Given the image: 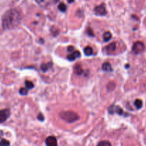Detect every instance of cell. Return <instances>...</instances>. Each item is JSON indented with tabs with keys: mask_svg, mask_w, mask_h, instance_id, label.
I'll return each instance as SVG.
<instances>
[{
	"mask_svg": "<svg viewBox=\"0 0 146 146\" xmlns=\"http://www.w3.org/2000/svg\"><path fill=\"white\" fill-rule=\"evenodd\" d=\"M21 14L16 9H11L7 10L3 14L1 18V24L4 29L9 30L16 28L20 24L21 21Z\"/></svg>",
	"mask_w": 146,
	"mask_h": 146,
	"instance_id": "6da1fadb",
	"label": "cell"
},
{
	"mask_svg": "<svg viewBox=\"0 0 146 146\" xmlns=\"http://www.w3.org/2000/svg\"><path fill=\"white\" fill-rule=\"evenodd\" d=\"M62 120L68 123H72L80 119V116L77 113L72 111H62L59 114Z\"/></svg>",
	"mask_w": 146,
	"mask_h": 146,
	"instance_id": "7a4b0ae2",
	"label": "cell"
},
{
	"mask_svg": "<svg viewBox=\"0 0 146 146\" xmlns=\"http://www.w3.org/2000/svg\"><path fill=\"white\" fill-rule=\"evenodd\" d=\"M145 50V45L141 41H136L133 46V51L135 54H139L143 52Z\"/></svg>",
	"mask_w": 146,
	"mask_h": 146,
	"instance_id": "3957f363",
	"label": "cell"
},
{
	"mask_svg": "<svg viewBox=\"0 0 146 146\" xmlns=\"http://www.w3.org/2000/svg\"><path fill=\"white\" fill-rule=\"evenodd\" d=\"M94 13L97 16H104L107 14V11H106L105 6L104 4H102L100 5L97 6L94 9Z\"/></svg>",
	"mask_w": 146,
	"mask_h": 146,
	"instance_id": "277c9868",
	"label": "cell"
},
{
	"mask_svg": "<svg viewBox=\"0 0 146 146\" xmlns=\"http://www.w3.org/2000/svg\"><path fill=\"white\" fill-rule=\"evenodd\" d=\"M10 115V111L9 109L0 110V123L5 122Z\"/></svg>",
	"mask_w": 146,
	"mask_h": 146,
	"instance_id": "5b68a950",
	"label": "cell"
},
{
	"mask_svg": "<svg viewBox=\"0 0 146 146\" xmlns=\"http://www.w3.org/2000/svg\"><path fill=\"white\" fill-rule=\"evenodd\" d=\"M36 2L42 8H46L48 6L51 5L53 3L57 1V0H35Z\"/></svg>",
	"mask_w": 146,
	"mask_h": 146,
	"instance_id": "8992f818",
	"label": "cell"
},
{
	"mask_svg": "<svg viewBox=\"0 0 146 146\" xmlns=\"http://www.w3.org/2000/svg\"><path fill=\"white\" fill-rule=\"evenodd\" d=\"M109 113L110 114H113L116 113L119 114V115H123V111L120 107L119 106H112L109 108L108 109Z\"/></svg>",
	"mask_w": 146,
	"mask_h": 146,
	"instance_id": "52a82bcc",
	"label": "cell"
},
{
	"mask_svg": "<svg viewBox=\"0 0 146 146\" xmlns=\"http://www.w3.org/2000/svg\"><path fill=\"white\" fill-rule=\"evenodd\" d=\"M45 143L48 146H56L57 145V141L54 136H49L46 139Z\"/></svg>",
	"mask_w": 146,
	"mask_h": 146,
	"instance_id": "ba28073f",
	"label": "cell"
},
{
	"mask_svg": "<svg viewBox=\"0 0 146 146\" xmlns=\"http://www.w3.org/2000/svg\"><path fill=\"white\" fill-rule=\"evenodd\" d=\"M80 56V52L78 51H73L70 55L67 56V59L70 61H74L77 58Z\"/></svg>",
	"mask_w": 146,
	"mask_h": 146,
	"instance_id": "9c48e42d",
	"label": "cell"
},
{
	"mask_svg": "<svg viewBox=\"0 0 146 146\" xmlns=\"http://www.w3.org/2000/svg\"><path fill=\"white\" fill-rule=\"evenodd\" d=\"M102 69L104 71H107V72H110V71H113L111 64L109 62H104L102 66Z\"/></svg>",
	"mask_w": 146,
	"mask_h": 146,
	"instance_id": "30bf717a",
	"label": "cell"
},
{
	"mask_svg": "<svg viewBox=\"0 0 146 146\" xmlns=\"http://www.w3.org/2000/svg\"><path fill=\"white\" fill-rule=\"evenodd\" d=\"M106 51L108 53H113V51H115L116 49V44L115 42L111 43L110 44H109L108 46H106Z\"/></svg>",
	"mask_w": 146,
	"mask_h": 146,
	"instance_id": "8fae6325",
	"label": "cell"
},
{
	"mask_svg": "<svg viewBox=\"0 0 146 146\" xmlns=\"http://www.w3.org/2000/svg\"><path fill=\"white\" fill-rule=\"evenodd\" d=\"M52 66V62H48L47 64H43L41 65V70L43 72H46V71H48L50 68Z\"/></svg>",
	"mask_w": 146,
	"mask_h": 146,
	"instance_id": "7c38bea8",
	"label": "cell"
},
{
	"mask_svg": "<svg viewBox=\"0 0 146 146\" xmlns=\"http://www.w3.org/2000/svg\"><path fill=\"white\" fill-rule=\"evenodd\" d=\"M102 38L104 41L107 42V41H110L112 38V34L110 32V31H105V32L102 35Z\"/></svg>",
	"mask_w": 146,
	"mask_h": 146,
	"instance_id": "4fadbf2b",
	"label": "cell"
},
{
	"mask_svg": "<svg viewBox=\"0 0 146 146\" xmlns=\"http://www.w3.org/2000/svg\"><path fill=\"white\" fill-rule=\"evenodd\" d=\"M84 53L86 56H91L93 54V49L90 46H86L84 48Z\"/></svg>",
	"mask_w": 146,
	"mask_h": 146,
	"instance_id": "5bb4252c",
	"label": "cell"
},
{
	"mask_svg": "<svg viewBox=\"0 0 146 146\" xmlns=\"http://www.w3.org/2000/svg\"><path fill=\"white\" fill-rule=\"evenodd\" d=\"M74 71L77 74H82L83 73V69L80 65H75L74 67Z\"/></svg>",
	"mask_w": 146,
	"mask_h": 146,
	"instance_id": "9a60e30c",
	"label": "cell"
},
{
	"mask_svg": "<svg viewBox=\"0 0 146 146\" xmlns=\"http://www.w3.org/2000/svg\"><path fill=\"white\" fill-rule=\"evenodd\" d=\"M134 105L137 109H140V108L143 107V101L140 99H136L135 101Z\"/></svg>",
	"mask_w": 146,
	"mask_h": 146,
	"instance_id": "2e32d148",
	"label": "cell"
},
{
	"mask_svg": "<svg viewBox=\"0 0 146 146\" xmlns=\"http://www.w3.org/2000/svg\"><path fill=\"white\" fill-rule=\"evenodd\" d=\"M25 86L26 88H27L28 90H30L32 88H34V84H33V83L31 81H27L25 82Z\"/></svg>",
	"mask_w": 146,
	"mask_h": 146,
	"instance_id": "e0dca14e",
	"label": "cell"
},
{
	"mask_svg": "<svg viewBox=\"0 0 146 146\" xmlns=\"http://www.w3.org/2000/svg\"><path fill=\"white\" fill-rule=\"evenodd\" d=\"M58 9H60V11H62V12H64V11H66V10H67V7H66L65 4L62 3V4H59Z\"/></svg>",
	"mask_w": 146,
	"mask_h": 146,
	"instance_id": "ac0fdd59",
	"label": "cell"
},
{
	"mask_svg": "<svg viewBox=\"0 0 146 146\" xmlns=\"http://www.w3.org/2000/svg\"><path fill=\"white\" fill-rule=\"evenodd\" d=\"M19 94L22 96L27 95V94H28V89H27V88H20Z\"/></svg>",
	"mask_w": 146,
	"mask_h": 146,
	"instance_id": "d6986e66",
	"label": "cell"
},
{
	"mask_svg": "<svg viewBox=\"0 0 146 146\" xmlns=\"http://www.w3.org/2000/svg\"><path fill=\"white\" fill-rule=\"evenodd\" d=\"M107 88L108 89V91H112L115 88V83L110 82L107 84Z\"/></svg>",
	"mask_w": 146,
	"mask_h": 146,
	"instance_id": "ffe728a7",
	"label": "cell"
},
{
	"mask_svg": "<svg viewBox=\"0 0 146 146\" xmlns=\"http://www.w3.org/2000/svg\"><path fill=\"white\" fill-rule=\"evenodd\" d=\"M98 145H102V146H107V145H111V143L108 141H101V142L98 143Z\"/></svg>",
	"mask_w": 146,
	"mask_h": 146,
	"instance_id": "44dd1931",
	"label": "cell"
},
{
	"mask_svg": "<svg viewBox=\"0 0 146 146\" xmlns=\"http://www.w3.org/2000/svg\"><path fill=\"white\" fill-rule=\"evenodd\" d=\"M10 144V143L7 140L2 139L0 141V145H9Z\"/></svg>",
	"mask_w": 146,
	"mask_h": 146,
	"instance_id": "7402d4cb",
	"label": "cell"
},
{
	"mask_svg": "<svg viewBox=\"0 0 146 146\" xmlns=\"http://www.w3.org/2000/svg\"><path fill=\"white\" fill-rule=\"evenodd\" d=\"M37 118H38V120H40V121H43L44 120V116H43V115L42 113H40L38 115H37Z\"/></svg>",
	"mask_w": 146,
	"mask_h": 146,
	"instance_id": "603a6c76",
	"label": "cell"
},
{
	"mask_svg": "<svg viewBox=\"0 0 146 146\" xmlns=\"http://www.w3.org/2000/svg\"><path fill=\"white\" fill-rule=\"evenodd\" d=\"M73 51H74V47L72 46L68 47V51H71V52H72Z\"/></svg>",
	"mask_w": 146,
	"mask_h": 146,
	"instance_id": "cb8c5ba5",
	"label": "cell"
},
{
	"mask_svg": "<svg viewBox=\"0 0 146 146\" xmlns=\"http://www.w3.org/2000/svg\"><path fill=\"white\" fill-rule=\"evenodd\" d=\"M69 1L70 2H72V1H74V0H69Z\"/></svg>",
	"mask_w": 146,
	"mask_h": 146,
	"instance_id": "d4e9b609",
	"label": "cell"
}]
</instances>
